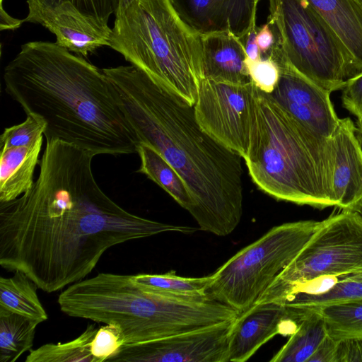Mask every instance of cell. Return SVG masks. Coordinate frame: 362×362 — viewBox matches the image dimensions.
Masks as SVG:
<instances>
[{
  "instance_id": "41",
  "label": "cell",
  "mask_w": 362,
  "mask_h": 362,
  "mask_svg": "<svg viewBox=\"0 0 362 362\" xmlns=\"http://www.w3.org/2000/svg\"><path fill=\"white\" fill-rule=\"evenodd\" d=\"M362 7V0H357Z\"/></svg>"
},
{
  "instance_id": "7",
  "label": "cell",
  "mask_w": 362,
  "mask_h": 362,
  "mask_svg": "<svg viewBox=\"0 0 362 362\" xmlns=\"http://www.w3.org/2000/svg\"><path fill=\"white\" fill-rule=\"evenodd\" d=\"M269 10L280 62L330 92L358 74L341 40L308 1L269 0Z\"/></svg>"
},
{
  "instance_id": "38",
  "label": "cell",
  "mask_w": 362,
  "mask_h": 362,
  "mask_svg": "<svg viewBox=\"0 0 362 362\" xmlns=\"http://www.w3.org/2000/svg\"><path fill=\"white\" fill-rule=\"evenodd\" d=\"M132 0H112L114 13H116L120 9L124 8Z\"/></svg>"
},
{
  "instance_id": "9",
  "label": "cell",
  "mask_w": 362,
  "mask_h": 362,
  "mask_svg": "<svg viewBox=\"0 0 362 362\" xmlns=\"http://www.w3.org/2000/svg\"><path fill=\"white\" fill-rule=\"evenodd\" d=\"M361 269L362 217L356 211L340 209L322 221L307 243L255 304L285 303L295 293L314 292L325 278L337 279Z\"/></svg>"
},
{
  "instance_id": "37",
  "label": "cell",
  "mask_w": 362,
  "mask_h": 362,
  "mask_svg": "<svg viewBox=\"0 0 362 362\" xmlns=\"http://www.w3.org/2000/svg\"><path fill=\"white\" fill-rule=\"evenodd\" d=\"M24 19L21 20L9 16L4 9L3 4H0V30H16L23 23Z\"/></svg>"
},
{
  "instance_id": "13",
  "label": "cell",
  "mask_w": 362,
  "mask_h": 362,
  "mask_svg": "<svg viewBox=\"0 0 362 362\" xmlns=\"http://www.w3.org/2000/svg\"><path fill=\"white\" fill-rule=\"evenodd\" d=\"M304 312L285 303L255 304L234 320L229 337L228 361L245 362L277 334L290 336Z\"/></svg>"
},
{
  "instance_id": "1",
  "label": "cell",
  "mask_w": 362,
  "mask_h": 362,
  "mask_svg": "<svg viewBox=\"0 0 362 362\" xmlns=\"http://www.w3.org/2000/svg\"><path fill=\"white\" fill-rule=\"evenodd\" d=\"M94 156L47 141L33 187L0 203V265L21 271L47 293L84 279L106 250L129 240L197 228L133 214L99 187Z\"/></svg>"
},
{
  "instance_id": "19",
  "label": "cell",
  "mask_w": 362,
  "mask_h": 362,
  "mask_svg": "<svg viewBox=\"0 0 362 362\" xmlns=\"http://www.w3.org/2000/svg\"><path fill=\"white\" fill-rule=\"evenodd\" d=\"M42 145V138L31 146L1 148L0 203L13 201L33 187Z\"/></svg>"
},
{
  "instance_id": "33",
  "label": "cell",
  "mask_w": 362,
  "mask_h": 362,
  "mask_svg": "<svg viewBox=\"0 0 362 362\" xmlns=\"http://www.w3.org/2000/svg\"><path fill=\"white\" fill-rule=\"evenodd\" d=\"M335 362H362V337L338 339Z\"/></svg>"
},
{
  "instance_id": "36",
  "label": "cell",
  "mask_w": 362,
  "mask_h": 362,
  "mask_svg": "<svg viewBox=\"0 0 362 362\" xmlns=\"http://www.w3.org/2000/svg\"><path fill=\"white\" fill-rule=\"evenodd\" d=\"M257 31V28L255 25L240 39L244 45L246 59L251 61L262 58V54L256 41Z\"/></svg>"
},
{
  "instance_id": "31",
  "label": "cell",
  "mask_w": 362,
  "mask_h": 362,
  "mask_svg": "<svg viewBox=\"0 0 362 362\" xmlns=\"http://www.w3.org/2000/svg\"><path fill=\"white\" fill-rule=\"evenodd\" d=\"M27 2L47 8L69 2L82 13L105 24H108L110 15L114 13L112 0H28Z\"/></svg>"
},
{
  "instance_id": "40",
  "label": "cell",
  "mask_w": 362,
  "mask_h": 362,
  "mask_svg": "<svg viewBox=\"0 0 362 362\" xmlns=\"http://www.w3.org/2000/svg\"><path fill=\"white\" fill-rule=\"evenodd\" d=\"M353 211L357 212L362 217V198Z\"/></svg>"
},
{
  "instance_id": "20",
  "label": "cell",
  "mask_w": 362,
  "mask_h": 362,
  "mask_svg": "<svg viewBox=\"0 0 362 362\" xmlns=\"http://www.w3.org/2000/svg\"><path fill=\"white\" fill-rule=\"evenodd\" d=\"M37 285L25 274L16 271L13 276L0 278V313H15L40 323L48 315L37 293Z\"/></svg>"
},
{
  "instance_id": "18",
  "label": "cell",
  "mask_w": 362,
  "mask_h": 362,
  "mask_svg": "<svg viewBox=\"0 0 362 362\" xmlns=\"http://www.w3.org/2000/svg\"><path fill=\"white\" fill-rule=\"evenodd\" d=\"M341 40L362 72V7L357 0H306Z\"/></svg>"
},
{
  "instance_id": "2",
  "label": "cell",
  "mask_w": 362,
  "mask_h": 362,
  "mask_svg": "<svg viewBox=\"0 0 362 362\" xmlns=\"http://www.w3.org/2000/svg\"><path fill=\"white\" fill-rule=\"evenodd\" d=\"M140 142L180 175L194 201L199 229L231 233L243 215L242 157L204 131L194 106L176 98L134 65L102 69Z\"/></svg>"
},
{
  "instance_id": "5",
  "label": "cell",
  "mask_w": 362,
  "mask_h": 362,
  "mask_svg": "<svg viewBox=\"0 0 362 362\" xmlns=\"http://www.w3.org/2000/svg\"><path fill=\"white\" fill-rule=\"evenodd\" d=\"M66 315L120 325L126 344L160 339L234 320L239 312L215 299L151 291L131 275L98 273L68 286L58 297Z\"/></svg>"
},
{
  "instance_id": "28",
  "label": "cell",
  "mask_w": 362,
  "mask_h": 362,
  "mask_svg": "<svg viewBox=\"0 0 362 362\" xmlns=\"http://www.w3.org/2000/svg\"><path fill=\"white\" fill-rule=\"evenodd\" d=\"M125 344V337L119 325L110 322L100 327L91 343L94 362H110Z\"/></svg>"
},
{
  "instance_id": "8",
  "label": "cell",
  "mask_w": 362,
  "mask_h": 362,
  "mask_svg": "<svg viewBox=\"0 0 362 362\" xmlns=\"http://www.w3.org/2000/svg\"><path fill=\"white\" fill-rule=\"evenodd\" d=\"M298 221L272 228L235 254L214 273L208 296L243 313L253 306L320 227Z\"/></svg>"
},
{
  "instance_id": "23",
  "label": "cell",
  "mask_w": 362,
  "mask_h": 362,
  "mask_svg": "<svg viewBox=\"0 0 362 362\" xmlns=\"http://www.w3.org/2000/svg\"><path fill=\"white\" fill-rule=\"evenodd\" d=\"M132 279L144 288L160 294L189 299L206 300L210 298L207 288L214 279V274L204 277H182L175 271L162 274H138Z\"/></svg>"
},
{
  "instance_id": "4",
  "label": "cell",
  "mask_w": 362,
  "mask_h": 362,
  "mask_svg": "<svg viewBox=\"0 0 362 362\" xmlns=\"http://www.w3.org/2000/svg\"><path fill=\"white\" fill-rule=\"evenodd\" d=\"M243 159L253 183L274 199L318 209L336 206L332 138L306 128L258 88Z\"/></svg>"
},
{
  "instance_id": "27",
  "label": "cell",
  "mask_w": 362,
  "mask_h": 362,
  "mask_svg": "<svg viewBox=\"0 0 362 362\" xmlns=\"http://www.w3.org/2000/svg\"><path fill=\"white\" fill-rule=\"evenodd\" d=\"M316 310L323 316L331 337L337 339L362 337V300L334 303Z\"/></svg>"
},
{
  "instance_id": "21",
  "label": "cell",
  "mask_w": 362,
  "mask_h": 362,
  "mask_svg": "<svg viewBox=\"0 0 362 362\" xmlns=\"http://www.w3.org/2000/svg\"><path fill=\"white\" fill-rule=\"evenodd\" d=\"M141 164L137 172L154 182L182 208L190 213L194 201L190 191L180 175L154 148L141 143L137 148Z\"/></svg>"
},
{
  "instance_id": "6",
  "label": "cell",
  "mask_w": 362,
  "mask_h": 362,
  "mask_svg": "<svg viewBox=\"0 0 362 362\" xmlns=\"http://www.w3.org/2000/svg\"><path fill=\"white\" fill-rule=\"evenodd\" d=\"M115 14L109 47L194 106L204 78L201 36L182 21L170 0H132Z\"/></svg>"
},
{
  "instance_id": "15",
  "label": "cell",
  "mask_w": 362,
  "mask_h": 362,
  "mask_svg": "<svg viewBox=\"0 0 362 362\" xmlns=\"http://www.w3.org/2000/svg\"><path fill=\"white\" fill-rule=\"evenodd\" d=\"M261 0H170L182 21L199 35L228 33L243 38L256 25Z\"/></svg>"
},
{
  "instance_id": "26",
  "label": "cell",
  "mask_w": 362,
  "mask_h": 362,
  "mask_svg": "<svg viewBox=\"0 0 362 362\" xmlns=\"http://www.w3.org/2000/svg\"><path fill=\"white\" fill-rule=\"evenodd\" d=\"M98 331L89 325L78 337L64 343H48L30 349L25 362H94L91 343Z\"/></svg>"
},
{
  "instance_id": "30",
  "label": "cell",
  "mask_w": 362,
  "mask_h": 362,
  "mask_svg": "<svg viewBox=\"0 0 362 362\" xmlns=\"http://www.w3.org/2000/svg\"><path fill=\"white\" fill-rule=\"evenodd\" d=\"M245 64L255 86L266 93H272L280 77V69L276 62L267 56L255 61L245 59Z\"/></svg>"
},
{
  "instance_id": "42",
  "label": "cell",
  "mask_w": 362,
  "mask_h": 362,
  "mask_svg": "<svg viewBox=\"0 0 362 362\" xmlns=\"http://www.w3.org/2000/svg\"><path fill=\"white\" fill-rule=\"evenodd\" d=\"M2 2H3V0H0V4H3Z\"/></svg>"
},
{
  "instance_id": "17",
  "label": "cell",
  "mask_w": 362,
  "mask_h": 362,
  "mask_svg": "<svg viewBox=\"0 0 362 362\" xmlns=\"http://www.w3.org/2000/svg\"><path fill=\"white\" fill-rule=\"evenodd\" d=\"M200 36L204 78L232 83L251 81L244 45L239 37L228 33Z\"/></svg>"
},
{
  "instance_id": "22",
  "label": "cell",
  "mask_w": 362,
  "mask_h": 362,
  "mask_svg": "<svg viewBox=\"0 0 362 362\" xmlns=\"http://www.w3.org/2000/svg\"><path fill=\"white\" fill-rule=\"evenodd\" d=\"M303 311L305 314L296 329L272 356L271 362H308L328 334L325 319L319 310Z\"/></svg>"
},
{
  "instance_id": "11",
  "label": "cell",
  "mask_w": 362,
  "mask_h": 362,
  "mask_svg": "<svg viewBox=\"0 0 362 362\" xmlns=\"http://www.w3.org/2000/svg\"><path fill=\"white\" fill-rule=\"evenodd\" d=\"M234 320L147 342L125 344L110 362H228Z\"/></svg>"
},
{
  "instance_id": "29",
  "label": "cell",
  "mask_w": 362,
  "mask_h": 362,
  "mask_svg": "<svg viewBox=\"0 0 362 362\" xmlns=\"http://www.w3.org/2000/svg\"><path fill=\"white\" fill-rule=\"evenodd\" d=\"M45 124L31 115L19 124L4 129L0 136L1 148L31 146L42 138Z\"/></svg>"
},
{
  "instance_id": "35",
  "label": "cell",
  "mask_w": 362,
  "mask_h": 362,
  "mask_svg": "<svg viewBox=\"0 0 362 362\" xmlns=\"http://www.w3.org/2000/svg\"><path fill=\"white\" fill-rule=\"evenodd\" d=\"M338 339L328 334L319 344L308 362H335Z\"/></svg>"
},
{
  "instance_id": "12",
  "label": "cell",
  "mask_w": 362,
  "mask_h": 362,
  "mask_svg": "<svg viewBox=\"0 0 362 362\" xmlns=\"http://www.w3.org/2000/svg\"><path fill=\"white\" fill-rule=\"evenodd\" d=\"M280 77L271 96L300 124L325 138H332L340 118L330 92L301 75L285 62L278 64Z\"/></svg>"
},
{
  "instance_id": "25",
  "label": "cell",
  "mask_w": 362,
  "mask_h": 362,
  "mask_svg": "<svg viewBox=\"0 0 362 362\" xmlns=\"http://www.w3.org/2000/svg\"><path fill=\"white\" fill-rule=\"evenodd\" d=\"M39 322L15 313H0V362H15L33 346Z\"/></svg>"
},
{
  "instance_id": "24",
  "label": "cell",
  "mask_w": 362,
  "mask_h": 362,
  "mask_svg": "<svg viewBox=\"0 0 362 362\" xmlns=\"http://www.w3.org/2000/svg\"><path fill=\"white\" fill-rule=\"evenodd\" d=\"M355 300H362V269L337 277L322 292L295 293L285 304L303 310H313L334 303Z\"/></svg>"
},
{
  "instance_id": "16",
  "label": "cell",
  "mask_w": 362,
  "mask_h": 362,
  "mask_svg": "<svg viewBox=\"0 0 362 362\" xmlns=\"http://www.w3.org/2000/svg\"><path fill=\"white\" fill-rule=\"evenodd\" d=\"M334 151L332 187L336 207L353 211L362 198V146L356 126L341 118L332 136Z\"/></svg>"
},
{
  "instance_id": "3",
  "label": "cell",
  "mask_w": 362,
  "mask_h": 362,
  "mask_svg": "<svg viewBox=\"0 0 362 362\" xmlns=\"http://www.w3.org/2000/svg\"><path fill=\"white\" fill-rule=\"evenodd\" d=\"M4 80L25 114L43 122L47 141L74 144L94 156L137 152L140 142L107 76L56 42L22 45Z\"/></svg>"
},
{
  "instance_id": "34",
  "label": "cell",
  "mask_w": 362,
  "mask_h": 362,
  "mask_svg": "<svg viewBox=\"0 0 362 362\" xmlns=\"http://www.w3.org/2000/svg\"><path fill=\"white\" fill-rule=\"evenodd\" d=\"M256 41L262 57L267 56L279 45L276 34L268 22L257 28Z\"/></svg>"
},
{
  "instance_id": "39",
  "label": "cell",
  "mask_w": 362,
  "mask_h": 362,
  "mask_svg": "<svg viewBox=\"0 0 362 362\" xmlns=\"http://www.w3.org/2000/svg\"><path fill=\"white\" fill-rule=\"evenodd\" d=\"M356 134L362 146V117L357 118L356 126Z\"/></svg>"
},
{
  "instance_id": "10",
  "label": "cell",
  "mask_w": 362,
  "mask_h": 362,
  "mask_svg": "<svg viewBox=\"0 0 362 362\" xmlns=\"http://www.w3.org/2000/svg\"><path fill=\"white\" fill-rule=\"evenodd\" d=\"M257 88L204 78L194 105L197 122L208 134L243 158L248 150Z\"/></svg>"
},
{
  "instance_id": "32",
  "label": "cell",
  "mask_w": 362,
  "mask_h": 362,
  "mask_svg": "<svg viewBox=\"0 0 362 362\" xmlns=\"http://www.w3.org/2000/svg\"><path fill=\"white\" fill-rule=\"evenodd\" d=\"M341 90L343 107L356 118L362 117V72L349 78Z\"/></svg>"
},
{
  "instance_id": "14",
  "label": "cell",
  "mask_w": 362,
  "mask_h": 362,
  "mask_svg": "<svg viewBox=\"0 0 362 362\" xmlns=\"http://www.w3.org/2000/svg\"><path fill=\"white\" fill-rule=\"evenodd\" d=\"M27 4L25 22L45 27L56 36L55 42L71 52L86 57L100 47H109L112 28L108 24L82 13L71 3L54 8Z\"/></svg>"
}]
</instances>
